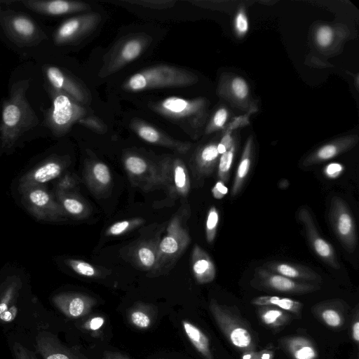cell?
<instances>
[{"label": "cell", "instance_id": "cell-37", "mask_svg": "<svg viewBox=\"0 0 359 359\" xmlns=\"http://www.w3.org/2000/svg\"><path fill=\"white\" fill-rule=\"evenodd\" d=\"M67 265L75 273L85 277H97L100 271L93 265L83 260L68 259L65 260Z\"/></svg>", "mask_w": 359, "mask_h": 359}, {"label": "cell", "instance_id": "cell-39", "mask_svg": "<svg viewBox=\"0 0 359 359\" xmlns=\"http://www.w3.org/2000/svg\"><path fill=\"white\" fill-rule=\"evenodd\" d=\"M219 220V213L215 206L210 208L205 222V236L209 243H212L216 236Z\"/></svg>", "mask_w": 359, "mask_h": 359}, {"label": "cell", "instance_id": "cell-34", "mask_svg": "<svg viewBox=\"0 0 359 359\" xmlns=\"http://www.w3.org/2000/svg\"><path fill=\"white\" fill-rule=\"evenodd\" d=\"M158 245L156 242H142L135 250L136 260L142 267L150 269L155 267L157 259Z\"/></svg>", "mask_w": 359, "mask_h": 359}, {"label": "cell", "instance_id": "cell-44", "mask_svg": "<svg viewBox=\"0 0 359 359\" xmlns=\"http://www.w3.org/2000/svg\"><path fill=\"white\" fill-rule=\"evenodd\" d=\"M249 29V23L245 9L241 8L234 18V29L238 37L244 36Z\"/></svg>", "mask_w": 359, "mask_h": 359}, {"label": "cell", "instance_id": "cell-47", "mask_svg": "<svg viewBox=\"0 0 359 359\" xmlns=\"http://www.w3.org/2000/svg\"><path fill=\"white\" fill-rule=\"evenodd\" d=\"M236 141L233 136V133L229 131L223 132L220 141L217 143V151L221 155L227 151Z\"/></svg>", "mask_w": 359, "mask_h": 359}, {"label": "cell", "instance_id": "cell-5", "mask_svg": "<svg viewBox=\"0 0 359 359\" xmlns=\"http://www.w3.org/2000/svg\"><path fill=\"white\" fill-rule=\"evenodd\" d=\"M196 77L189 72L168 66L146 69L130 76L125 84L127 90L138 91L151 88L180 86L194 83Z\"/></svg>", "mask_w": 359, "mask_h": 359}, {"label": "cell", "instance_id": "cell-54", "mask_svg": "<svg viewBox=\"0 0 359 359\" xmlns=\"http://www.w3.org/2000/svg\"><path fill=\"white\" fill-rule=\"evenodd\" d=\"M352 337L355 343L359 341V322L357 318L352 325Z\"/></svg>", "mask_w": 359, "mask_h": 359}, {"label": "cell", "instance_id": "cell-27", "mask_svg": "<svg viewBox=\"0 0 359 359\" xmlns=\"http://www.w3.org/2000/svg\"><path fill=\"white\" fill-rule=\"evenodd\" d=\"M182 325L189 341L204 359H214L208 337L190 321L183 320Z\"/></svg>", "mask_w": 359, "mask_h": 359}, {"label": "cell", "instance_id": "cell-40", "mask_svg": "<svg viewBox=\"0 0 359 359\" xmlns=\"http://www.w3.org/2000/svg\"><path fill=\"white\" fill-rule=\"evenodd\" d=\"M229 116V111L226 107H222L217 109L206 128V133L210 134L217 130H223L226 126Z\"/></svg>", "mask_w": 359, "mask_h": 359}, {"label": "cell", "instance_id": "cell-45", "mask_svg": "<svg viewBox=\"0 0 359 359\" xmlns=\"http://www.w3.org/2000/svg\"><path fill=\"white\" fill-rule=\"evenodd\" d=\"M254 108L255 106L249 109L245 114L233 118L231 121L226 124L223 132L229 131L233 133L234 130L248 125L250 123V116L252 112L256 111Z\"/></svg>", "mask_w": 359, "mask_h": 359}, {"label": "cell", "instance_id": "cell-42", "mask_svg": "<svg viewBox=\"0 0 359 359\" xmlns=\"http://www.w3.org/2000/svg\"><path fill=\"white\" fill-rule=\"evenodd\" d=\"M138 135L144 141L149 143L166 144L162 140L161 135L154 128L148 125H140L137 128Z\"/></svg>", "mask_w": 359, "mask_h": 359}, {"label": "cell", "instance_id": "cell-46", "mask_svg": "<svg viewBox=\"0 0 359 359\" xmlns=\"http://www.w3.org/2000/svg\"><path fill=\"white\" fill-rule=\"evenodd\" d=\"M75 177L70 174L61 176L55 184V193L69 192V191L76 185Z\"/></svg>", "mask_w": 359, "mask_h": 359}, {"label": "cell", "instance_id": "cell-43", "mask_svg": "<svg viewBox=\"0 0 359 359\" xmlns=\"http://www.w3.org/2000/svg\"><path fill=\"white\" fill-rule=\"evenodd\" d=\"M316 43L321 48L329 46L334 39V32L331 27L328 25L320 26L315 34Z\"/></svg>", "mask_w": 359, "mask_h": 359}, {"label": "cell", "instance_id": "cell-30", "mask_svg": "<svg viewBox=\"0 0 359 359\" xmlns=\"http://www.w3.org/2000/svg\"><path fill=\"white\" fill-rule=\"evenodd\" d=\"M251 303L257 306H273L295 315L301 313L303 306L300 302L293 299L271 295L257 297Z\"/></svg>", "mask_w": 359, "mask_h": 359}, {"label": "cell", "instance_id": "cell-19", "mask_svg": "<svg viewBox=\"0 0 359 359\" xmlns=\"http://www.w3.org/2000/svg\"><path fill=\"white\" fill-rule=\"evenodd\" d=\"M203 99L188 100L177 97H170L163 100L160 110L164 114L177 118L203 116L206 108Z\"/></svg>", "mask_w": 359, "mask_h": 359}, {"label": "cell", "instance_id": "cell-18", "mask_svg": "<svg viewBox=\"0 0 359 359\" xmlns=\"http://www.w3.org/2000/svg\"><path fill=\"white\" fill-rule=\"evenodd\" d=\"M262 267L287 278L306 283L319 284L322 277L316 271L305 265L283 261H271Z\"/></svg>", "mask_w": 359, "mask_h": 359}, {"label": "cell", "instance_id": "cell-2", "mask_svg": "<svg viewBox=\"0 0 359 359\" xmlns=\"http://www.w3.org/2000/svg\"><path fill=\"white\" fill-rule=\"evenodd\" d=\"M15 2L0 0V31L7 40L22 48L37 46L47 40L46 32L33 18L6 7Z\"/></svg>", "mask_w": 359, "mask_h": 359}, {"label": "cell", "instance_id": "cell-3", "mask_svg": "<svg viewBox=\"0 0 359 359\" xmlns=\"http://www.w3.org/2000/svg\"><path fill=\"white\" fill-rule=\"evenodd\" d=\"M46 90L51 100V106L43 110V123L55 137H61L68 132L72 125L80 121L85 109L67 94L58 90L46 82Z\"/></svg>", "mask_w": 359, "mask_h": 359}, {"label": "cell", "instance_id": "cell-31", "mask_svg": "<svg viewBox=\"0 0 359 359\" xmlns=\"http://www.w3.org/2000/svg\"><path fill=\"white\" fill-rule=\"evenodd\" d=\"M86 178L89 186L97 192L108 188L111 182L110 170L102 162H96L89 168Z\"/></svg>", "mask_w": 359, "mask_h": 359}, {"label": "cell", "instance_id": "cell-10", "mask_svg": "<svg viewBox=\"0 0 359 359\" xmlns=\"http://www.w3.org/2000/svg\"><path fill=\"white\" fill-rule=\"evenodd\" d=\"M297 217L304 229L307 240L315 254L329 266L339 269L340 264L333 246L321 236L309 209L306 207L299 208Z\"/></svg>", "mask_w": 359, "mask_h": 359}, {"label": "cell", "instance_id": "cell-16", "mask_svg": "<svg viewBox=\"0 0 359 359\" xmlns=\"http://www.w3.org/2000/svg\"><path fill=\"white\" fill-rule=\"evenodd\" d=\"M19 2L35 13L50 17L76 13L86 8V5L83 3L65 0H21Z\"/></svg>", "mask_w": 359, "mask_h": 359}, {"label": "cell", "instance_id": "cell-17", "mask_svg": "<svg viewBox=\"0 0 359 359\" xmlns=\"http://www.w3.org/2000/svg\"><path fill=\"white\" fill-rule=\"evenodd\" d=\"M45 82L60 90L78 102H83L85 95L80 86L65 72L57 66L45 65L42 67Z\"/></svg>", "mask_w": 359, "mask_h": 359}, {"label": "cell", "instance_id": "cell-36", "mask_svg": "<svg viewBox=\"0 0 359 359\" xmlns=\"http://www.w3.org/2000/svg\"><path fill=\"white\" fill-rule=\"evenodd\" d=\"M126 170L133 177H141L149 170L147 162L142 158L137 156H128L124 161Z\"/></svg>", "mask_w": 359, "mask_h": 359}, {"label": "cell", "instance_id": "cell-48", "mask_svg": "<svg viewBox=\"0 0 359 359\" xmlns=\"http://www.w3.org/2000/svg\"><path fill=\"white\" fill-rule=\"evenodd\" d=\"M13 351L15 359H38L34 352L19 343L13 344Z\"/></svg>", "mask_w": 359, "mask_h": 359}, {"label": "cell", "instance_id": "cell-33", "mask_svg": "<svg viewBox=\"0 0 359 359\" xmlns=\"http://www.w3.org/2000/svg\"><path fill=\"white\" fill-rule=\"evenodd\" d=\"M342 306L339 300H330L320 304L316 309L320 311V318L327 325L336 328L344 323V319L339 309Z\"/></svg>", "mask_w": 359, "mask_h": 359}, {"label": "cell", "instance_id": "cell-20", "mask_svg": "<svg viewBox=\"0 0 359 359\" xmlns=\"http://www.w3.org/2000/svg\"><path fill=\"white\" fill-rule=\"evenodd\" d=\"M89 15L76 16L62 22L54 31L53 41L56 46H65L75 41L90 27Z\"/></svg>", "mask_w": 359, "mask_h": 359}, {"label": "cell", "instance_id": "cell-51", "mask_svg": "<svg viewBox=\"0 0 359 359\" xmlns=\"http://www.w3.org/2000/svg\"><path fill=\"white\" fill-rule=\"evenodd\" d=\"M104 323V319L101 316H97L91 318L85 325L84 327L88 330H99Z\"/></svg>", "mask_w": 359, "mask_h": 359}, {"label": "cell", "instance_id": "cell-23", "mask_svg": "<svg viewBox=\"0 0 359 359\" xmlns=\"http://www.w3.org/2000/svg\"><path fill=\"white\" fill-rule=\"evenodd\" d=\"M36 346L43 359H76L55 337L48 333L38 334Z\"/></svg>", "mask_w": 359, "mask_h": 359}, {"label": "cell", "instance_id": "cell-11", "mask_svg": "<svg viewBox=\"0 0 359 359\" xmlns=\"http://www.w3.org/2000/svg\"><path fill=\"white\" fill-rule=\"evenodd\" d=\"M67 163V159L64 156L53 155L46 158L20 178L19 191L32 186L44 185L58 178L65 170Z\"/></svg>", "mask_w": 359, "mask_h": 359}, {"label": "cell", "instance_id": "cell-7", "mask_svg": "<svg viewBox=\"0 0 359 359\" xmlns=\"http://www.w3.org/2000/svg\"><path fill=\"white\" fill-rule=\"evenodd\" d=\"M250 284L259 290L292 294L310 293L320 287L319 284L295 280L262 266L255 269Z\"/></svg>", "mask_w": 359, "mask_h": 359}, {"label": "cell", "instance_id": "cell-13", "mask_svg": "<svg viewBox=\"0 0 359 359\" xmlns=\"http://www.w3.org/2000/svg\"><path fill=\"white\" fill-rule=\"evenodd\" d=\"M219 94L236 107L248 111L252 106L247 81L237 75H225L221 79Z\"/></svg>", "mask_w": 359, "mask_h": 359}, {"label": "cell", "instance_id": "cell-6", "mask_svg": "<svg viewBox=\"0 0 359 359\" xmlns=\"http://www.w3.org/2000/svg\"><path fill=\"white\" fill-rule=\"evenodd\" d=\"M25 208L37 219L45 222H59L67 215L44 185L27 187L21 191Z\"/></svg>", "mask_w": 359, "mask_h": 359}, {"label": "cell", "instance_id": "cell-50", "mask_svg": "<svg viewBox=\"0 0 359 359\" xmlns=\"http://www.w3.org/2000/svg\"><path fill=\"white\" fill-rule=\"evenodd\" d=\"M228 192V189L221 181H218L216 182L215 186L212 189V194L213 197L216 199H222L223 198Z\"/></svg>", "mask_w": 359, "mask_h": 359}, {"label": "cell", "instance_id": "cell-8", "mask_svg": "<svg viewBox=\"0 0 359 359\" xmlns=\"http://www.w3.org/2000/svg\"><path fill=\"white\" fill-rule=\"evenodd\" d=\"M329 219L342 246L353 252L358 243L355 223L347 203L341 197L335 196L332 198Z\"/></svg>", "mask_w": 359, "mask_h": 359}, {"label": "cell", "instance_id": "cell-1", "mask_svg": "<svg viewBox=\"0 0 359 359\" xmlns=\"http://www.w3.org/2000/svg\"><path fill=\"white\" fill-rule=\"evenodd\" d=\"M29 79L13 83L8 95L1 104L0 109V156L11 152L20 139L39 123L36 112L26 94Z\"/></svg>", "mask_w": 359, "mask_h": 359}, {"label": "cell", "instance_id": "cell-41", "mask_svg": "<svg viewBox=\"0 0 359 359\" xmlns=\"http://www.w3.org/2000/svg\"><path fill=\"white\" fill-rule=\"evenodd\" d=\"M142 222V219H133L115 222L106 231L107 236H118L123 234Z\"/></svg>", "mask_w": 359, "mask_h": 359}, {"label": "cell", "instance_id": "cell-35", "mask_svg": "<svg viewBox=\"0 0 359 359\" xmlns=\"http://www.w3.org/2000/svg\"><path fill=\"white\" fill-rule=\"evenodd\" d=\"M237 149L236 141L224 153L220 155L217 164V178L223 183H227L229 178L230 170L233 162Z\"/></svg>", "mask_w": 359, "mask_h": 359}, {"label": "cell", "instance_id": "cell-25", "mask_svg": "<svg viewBox=\"0 0 359 359\" xmlns=\"http://www.w3.org/2000/svg\"><path fill=\"white\" fill-rule=\"evenodd\" d=\"M283 348L294 359H316L318 352L313 342L305 337L293 336L282 341Z\"/></svg>", "mask_w": 359, "mask_h": 359}, {"label": "cell", "instance_id": "cell-22", "mask_svg": "<svg viewBox=\"0 0 359 359\" xmlns=\"http://www.w3.org/2000/svg\"><path fill=\"white\" fill-rule=\"evenodd\" d=\"M255 151L253 136L250 135L245 141L240 162L238 163L232 184L231 195L237 196L242 190L249 175Z\"/></svg>", "mask_w": 359, "mask_h": 359}, {"label": "cell", "instance_id": "cell-4", "mask_svg": "<svg viewBox=\"0 0 359 359\" xmlns=\"http://www.w3.org/2000/svg\"><path fill=\"white\" fill-rule=\"evenodd\" d=\"M209 309L218 327L236 348L245 351H255L256 344L252 330L236 309L210 300Z\"/></svg>", "mask_w": 359, "mask_h": 359}, {"label": "cell", "instance_id": "cell-38", "mask_svg": "<svg viewBox=\"0 0 359 359\" xmlns=\"http://www.w3.org/2000/svg\"><path fill=\"white\" fill-rule=\"evenodd\" d=\"M142 48V43L138 39L128 41L121 50L120 61L126 63L134 60L140 55Z\"/></svg>", "mask_w": 359, "mask_h": 359}, {"label": "cell", "instance_id": "cell-26", "mask_svg": "<svg viewBox=\"0 0 359 359\" xmlns=\"http://www.w3.org/2000/svg\"><path fill=\"white\" fill-rule=\"evenodd\" d=\"M220 154L217 151V142H212L202 147L196 153L195 165L201 176H208L218 164Z\"/></svg>", "mask_w": 359, "mask_h": 359}, {"label": "cell", "instance_id": "cell-24", "mask_svg": "<svg viewBox=\"0 0 359 359\" xmlns=\"http://www.w3.org/2000/svg\"><path fill=\"white\" fill-rule=\"evenodd\" d=\"M20 287V281L17 278L11 279L4 287L0 294V320L9 323L15 318V297Z\"/></svg>", "mask_w": 359, "mask_h": 359}, {"label": "cell", "instance_id": "cell-12", "mask_svg": "<svg viewBox=\"0 0 359 359\" xmlns=\"http://www.w3.org/2000/svg\"><path fill=\"white\" fill-rule=\"evenodd\" d=\"M358 140V135L350 134L329 141L308 154L304 158L302 165L309 167L331 160L353 149Z\"/></svg>", "mask_w": 359, "mask_h": 359}, {"label": "cell", "instance_id": "cell-21", "mask_svg": "<svg viewBox=\"0 0 359 359\" xmlns=\"http://www.w3.org/2000/svg\"><path fill=\"white\" fill-rule=\"evenodd\" d=\"M191 267L194 276L200 284L209 283L215 278L216 269L214 262L209 255L196 244L192 251Z\"/></svg>", "mask_w": 359, "mask_h": 359}, {"label": "cell", "instance_id": "cell-49", "mask_svg": "<svg viewBox=\"0 0 359 359\" xmlns=\"http://www.w3.org/2000/svg\"><path fill=\"white\" fill-rule=\"evenodd\" d=\"M343 170V165L338 163H332L324 168V174L328 178L334 179L339 176Z\"/></svg>", "mask_w": 359, "mask_h": 359}, {"label": "cell", "instance_id": "cell-29", "mask_svg": "<svg viewBox=\"0 0 359 359\" xmlns=\"http://www.w3.org/2000/svg\"><path fill=\"white\" fill-rule=\"evenodd\" d=\"M156 316V309L151 305L136 303L128 311V320L137 328L145 330L154 323Z\"/></svg>", "mask_w": 359, "mask_h": 359}, {"label": "cell", "instance_id": "cell-15", "mask_svg": "<svg viewBox=\"0 0 359 359\" xmlns=\"http://www.w3.org/2000/svg\"><path fill=\"white\" fill-rule=\"evenodd\" d=\"M55 306L69 318H79L86 316L96 304L92 297L79 292H62L53 299Z\"/></svg>", "mask_w": 359, "mask_h": 359}, {"label": "cell", "instance_id": "cell-28", "mask_svg": "<svg viewBox=\"0 0 359 359\" xmlns=\"http://www.w3.org/2000/svg\"><path fill=\"white\" fill-rule=\"evenodd\" d=\"M55 197L66 215L74 218L87 216L88 208L86 204L76 195L70 192H57Z\"/></svg>", "mask_w": 359, "mask_h": 359}, {"label": "cell", "instance_id": "cell-52", "mask_svg": "<svg viewBox=\"0 0 359 359\" xmlns=\"http://www.w3.org/2000/svg\"><path fill=\"white\" fill-rule=\"evenodd\" d=\"M103 359H130L126 355L114 351H105L103 353Z\"/></svg>", "mask_w": 359, "mask_h": 359}, {"label": "cell", "instance_id": "cell-14", "mask_svg": "<svg viewBox=\"0 0 359 359\" xmlns=\"http://www.w3.org/2000/svg\"><path fill=\"white\" fill-rule=\"evenodd\" d=\"M155 177L156 181L164 184L170 193L186 196L190 190V179L187 169L180 159H175L171 164L163 165L161 172Z\"/></svg>", "mask_w": 359, "mask_h": 359}, {"label": "cell", "instance_id": "cell-32", "mask_svg": "<svg viewBox=\"0 0 359 359\" xmlns=\"http://www.w3.org/2000/svg\"><path fill=\"white\" fill-rule=\"evenodd\" d=\"M257 313L262 323L273 329L280 328L290 320L287 311L273 306H258Z\"/></svg>", "mask_w": 359, "mask_h": 359}, {"label": "cell", "instance_id": "cell-9", "mask_svg": "<svg viewBox=\"0 0 359 359\" xmlns=\"http://www.w3.org/2000/svg\"><path fill=\"white\" fill-rule=\"evenodd\" d=\"M190 241L188 232L182 227L180 219L175 217L167 228V233L159 242L157 259L154 269L170 266L182 254Z\"/></svg>", "mask_w": 359, "mask_h": 359}, {"label": "cell", "instance_id": "cell-55", "mask_svg": "<svg viewBox=\"0 0 359 359\" xmlns=\"http://www.w3.org/2000/svg\"><path fill=\"white\" fill-rule=\"evenodd\" d=\"M162 359V358H161Z\"/></svg>", "mask_w": 359, "mask_h": 359}, {"label": "cell", "instance_id": "cell-53", "mask_svg": "<svg viewBox=\"0 0 359 359\" xmlns=\"http://www.w3.org/2000/svg\"><path fill=\"white\" fill-rule=\"evenodd\" d=\"M240 359H262L261 351L255 352V351H245Z\"/></svg>", "mask_w": 359, "mask_h": 359}]
</instances>
